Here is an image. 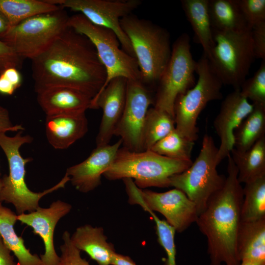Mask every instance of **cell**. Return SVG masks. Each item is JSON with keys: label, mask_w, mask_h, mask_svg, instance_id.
<instances>
[{"label": "cell", "mask_w": 265, "mask_h": 265, "mask_svg": "<svg viewBox=\"0 0 265 265\" xmlns=\"http://www.w3.org/2000/svg\"><path fill=\"white\" fill-rule=\"evenodd\" d=\"M17 89L21 85L22 76L18 69L10 67L5 69L2 73Z\"/></svg>", "instance_id": "40"}, {"label": "cell", "mask_w": 265, "mask_h": 265, "mask_svg": "<svg viewBox=\"0 0 265 265\" xmlns=\"http://www.w3.org/2000/svg\"><path fill=\"white\" fill-rule=\"evenodd\" d=\"M72 205L60 200L53 202L48 208L38 207L28 213L17 215V220L32 229L33 233L42 239L45 251L40 256L43 265H56L59 256L54 245V232L59 220L70 212Z\"/></svg>", "instance_id": "15"}, {"label": "cell", "mask_w": 265, "mask_h": 265, "mask_svg": "<svg viewBox=\"0 0 265 265\" xmlns=\"http://www.w3.org/2000/svg\"><path fill=\"white\" fill-rule=\"evenodd\" d=\"M217 152L213 138L205 134L195 160L186 170L170 179V186L182 191L195 204L199 214L225 181L226 177L219 174L216 169Z\"/></svg>", "instance_id": "7"}, {"label": "cell", "mask_w": 265, "mask_h": 265, "mask_svg": "<svg viewBox=\"0 0 265 265\" xmlns=\"http://www.w3.org/2000/svg\"></svg>", "instance_id": "46"}, {"label": "cell", "mask_w": 265, "mask_h": 265, "mask_svg": "<svg viewBox=\"0 0 265 265\" xmlns=\"http://www.w3.org/2000/svg\"><path fill=\"white\" fill-rule=\"evenodd\" d=\"M239 265H265V263L245 261L241 262Z\"/></svg>", "instance_id": "44"}, {"label": "cell", "mask_w": 265, "mask_h": 265, "mask_svg": "<svg viewBox=\"0 0 265 265\" xmlns=\"http://www.w3.org/2000/svg\"><path fill=\"white\" fill-rule=\"evenodd\" d=\"M175 129V123L172 116L154 107L149 108L144 127V150H150L156 143Z\"/></svg>", "instance_id": "30"}, {"label": "cell", "mask_w": 265, "mask_h": 265, "mask_svg": "<svg viewBox=\"0 0 265 265\" xmlns=\"http://www.w3.org/2000/svg\"><path fill=\"white\" fill-rule=\"evenodd\" d=\"M17 215L0 202V236L7 248L18 260V265H43L36 254H32L26 248L22 237H19L14 230Z\"/></svg>", "instance_id": "25"}, {"label": "cell", "mask_w": 265, "mask_h": 265, "mask_svg": "<svg viewBox=\"0 0 265 265\" xmlns=\"http://www.w3.org/2000/svg\"><path fill=\"white\" fill-rule=\"evenodd\" d=\"M24 130L21 125H13L7 109L0 106V132L6 133L8 131L18 132Z\"/></svg>", "instance_id": "38"}, {"label": "cell", "mask_w": 265, "mask_h": 265, "mask_svg": "<svg viewBox=\"0 0 265 265\" xmlns=\"http://www.w3.org/2000/svg\"><path fill=\"white\" fill-rule=\"evenodd\" d=\"M237 250L240 263H265V218L241 221L237 236Z\"/></svg>", "instance_id": "22"}, {"label": "cell", "mask_w": 265, "mask_h": 265, "mask_svg": "<svg viewBox=\"0 0 265 265\" xmlns=\"http://www.w3.org/2000/svg\"><path fill=\"white\" fill-rule=\"evenodd\" d=\"M243 194L241 221L265 218V175L245 183Z\"/></svg>", "instance_id": "29"}, {"label": "cell", "mask_w": 265, "mask_h": 265, "mask_svg": "<svg viewBox=\"0 0 265 265\" xmlns=\"http://www.w3.org/2000/svg\"><path fill=\"white\" fill-rule=\"evenodd\" d=\"M128 202L161 213L177 233H182L195 222L199 214L195 204L181 190L173 188L157 192L139 188L133 180L123 179Z\"/></svg>", "instance_id": "12"}, {"label": "cell", "mask_w": 265, "mask_h": 265, "mask_svg": "<svg viewBox=\"0 0 265 265\" xmlns=\"http://www.w3.org/2000/svg\"><path fill=\"white\" fill-rule=\"evenodd\" d=\"M31 60L36 92L63 86L79 90L93 99L106 79V69L93 44L68 26Z\"/></svg>", "instance_id": "1"}, {"label": "cell", "mask_w": 265, "mask_h": 265, "mask_svg": "<svg viewBox=\"0 0 265 265\" xmlns=\"http://www.w3.org/2000/svg\"><path fill=\"white\" fill-rule=\"evenodd\" d=\"M0 236V265H18Z\"/></svg>", "instance_id": "39"}, {"label": "cell", "mask_w": 265, "mask_h": 265, "mask_svg": "<svg viewBox=\"0 0 265 265\" xmlns=\"http://www.w3.org/2000/svg\"><path fill=\"white\" fill-rule=\"evenodd\" d=\"M129 39L145 85H157L170 58L169 32L151 21L131 13L120 20Z\"/></svg>", "instance_id": "3"}, {"label": "cell", "mask_w": 265, "mask_h": 265, "mask_svg": "<svg viewBox=\"0 0 265 265\" xmlns=\"http://www.w3.org/2000/svg\"><path fill=\"white\" fill-rule=\"evenodd\" d=\"M60 8L46 0H0V12L8 20L10 27L31 17Z\"/></svg>", "instance_id": "28"}, {"label": "cell", "mask_w": 265, "mask_h": 265, "mask_svg": "<svg viewBox=\"0 0 265 265\" xmlns=\"http://www.w3.org/2000/svg\"><path fill=\"white\" fill-rule=\"evenodd\" d=\"M141 3L140 0H62L59 7L78 12L92 24L112 30L122 49L134 57L131 42L121 28L120 20L132 13Z\"/></svg>", "instance_id": "14"}, {"label": "cell", "mask_w": 265, "mask_h": 265, "mask_svg": "<svg viewBox=\"0 0 265 265\" xmlns=\"http://www.w3.org/2000/svg\"><path fill=\"white\" fill-rule=\"evenodd\" d=\"M71 240L80 251L85 252L98 265H111L116 252L113 244L107 241L104 229L85 224L78 227L71 236Z\"/></svg>", "instance_id": "21"}, {"label": "cell", "mask_w": 265, "mask_h": 265, "mask_svg": "<svg viewBox=\"0 0 265 265\" xmlns=\"http://www.w3.org/2000/svg\"><path fill=\"white\" fill-rule=\"evenodd\" d=\"M230 155L237 167L240 183L245 184L265 175V137L246 151L234 148Z\"/></svg>", "instance_id": "26"}, {"label": "cell", "mask_w": 265, "mask_h": 265, "mask_svg": "<svg viewBox=\"0 0 265 265\" xmlns=\"http://www.w3.org/2000/svg\"><path fill=\"white\" fill-rule=\"evenodd\" d=\"M2 186V180H1V178H0V191L1 189Z\"/></svg>", "instance_id": "45"}, {"label": "cell", "mask_w": 265, "mask_h": 265, "mask_svg": "<svg viewBox=\"0 0 265 265\" xmlns=\"http://www.w3.org/2000/svg\"><path fill=\"white\" fill-rule=\"evenodd\" d=\"M238 3L251 29L265 22V0H238Z\"/></svg>", "instance_id": "34"}, {"label": "cell", "mask_w": 265, "mask_h": 265, "mask_svg": "<svg viewBox=\"0 0 265 265\" xmlns=\"http://www.w3.org/2000/svg\"><path fill=\"white\" fill-rule=\"evenodd\" d=\"M65 9L41 14L10 27L0 39L23 59H31L43 51L67 26Z\"/></svg>", "instance_id": "10"}, {"label": "cell", "mask_w": 265, "mask_h": 265, "mask_svg": "<svg viewBox=\"0 0 265 265\" xmlns=\"http://www.w3.org/2000/svg\"><path fill=\"white\" fill-rule=\"evenodd\" d=\"M45 125L47 140L56 149L68 148L88 131L85 112L46 115Z\"/></svg>", "instance_id": "19"}, {"label": "cell", "mask_w": 265, "mask_h": 265, "mask_svg": "<svg viewBox=\"0 0 265 265\" xmlns=\"http://www.w3.org/2000/svg\"><path fill=\"white\" fill-rule=\"evenodd\" d=\"M198 80L186 93L179 95L174 103L175 129L184 137L195 142L198 138L197 119L207 104L220 100L223 84L211 70L203 54L197 61Z\"/></svg>", "instance_id": "8"}, {"label": "cell", "mask_w": 265, "mask_h": 265, "mask_svg": "<svg viewBox=\"0 0 265 265\" xmlns=\"http://www.w3.org/2000/svg\"><path fill=\"white\" fill-rule=\"evenodd\" d=\"M37 102L46 115L85 112L92 109V100L69 87L54 86L36 92Z\"/></svg>", "instance_id": "20"}, {"label": "cell", "mask_w": 265, "mask_h": 265, "mask_svg": "<svg viewBox=\"0 0 265 265\" xmlns=\"http://www.w3.org/2000/svg\"><path fill=\"white\" fill-rule=\"evenodd\" d=\"M253 108V104L241 94L240 89L234 90L222 102L213 122L220 141L216 156L218 165L230 154L234 148V132Z\"/></svg>", "instance_id": "16"}, {"label": "cell", "mask_w": 265, "mask_h": 265, "mask_svg": "<svg viewBox=\"0 0 265 265\" xmlns=\"http://www.w3.org/2000/svg\"><path fill=\"white\" fill-rule=\"evenodd\" d=\"M214 46L208 58L210 67L223 85L240 89L255 59L251 30L221 31L212 29Z\"/></svg>", "instance_id": "6"}, {"label": "cell", "mask_w": 265, "mask_h": 265, "mask_svg": "<svg viewBox=\"0 0 265 265\" xmlns=\"http://www.w3.org/2000/svg\"><path fill=\"white\" fill-rule=\"evenodd\" d=\"M227 177L223 186L209 199L196 223L207 240L210 265H239L237 239L241 219L243 187L238 169L230 155Z\"/></svg>", "instance_id": "2"}, {"label": "cell", "mask_w": 265, "mask_h": 265, "mask_svg": "<svg viewBox=\"0 0 265 265\" xmlns=\"http://www.w3.org/2000/svg\"><path fill=\"white\" fill-rule=\"evenodd\" d=\"M209 0H181L182 7L191 25L195 40L201 44L208 58L214 46L208 12Z\"/></svg>", "instance_id": "24"}, {"label": "cell", "mask_w": 265, "mask_h": 265, "mask_svg": "<svg viewBox=\"0 0 265 265\" xmlns=\"http://www.w3.org/2000/svg\"><path fill=\"white\" fill-rule=\"evenodd\" d=\"M196 65L190 51V37L186 33H183L174 41L169 60L157 85L155 108L174 118L176 99L196 83Z\"/></svg>", "instance_id": "11"}, {"label": "cell", "mask_w": 265, "mask_h": 265, "mask_svg": "<svg viewBox=\"0 0 265 265\" xmlns=\"http://www.w3.org/2000/svg\"><path fill=\"white\" fill-rule=\"evenodd\" d=\"M153 218L156 227L158 241L163 248L166 255V259L163 265H177L176 261V248L175 243V230L165 220H161L155 212L143 208Z\"/></svg>", "instance_id": "32"}, {"label": "cell", "mask_w": 265, "mask_h": 265, "mask_svg": "<svg viewBox=\"0 0 265 265\" xmlns=\"http://www.w3.org/2000/svg\"><path fill=\"white\" fill-rule=\"evenodd\" d=\"M67 26L89 39L106 69V79L97 95L115 78L140 80L136 59L120 48L119 40L112 30L92 24L80 13L69 16Z\"/></svg>", "instance_id": "9"}, {"label": "cell", "mask_w": 265, "mask_h": 265, "mask_svg": "<svg viewBox=\"0 0 265 265\" xmlns=\"http://www.w3.org/2000/svg\"><path fill=\"white\" fill-rule=\"evenodd\" d=\"M17 89L2 74L0 75V94L11 95Z\"/></svg>", "instance_id": "41"}, {"label": "cell", "mask_w": 265, "mask_h": 265, "mask_svg": "<svg viewBox=\"0 0 265 265\" xmlns=\"http://www.w3.org/2000/svg\"><path fill=\"white\" fill-rule=\"evenodd\" d=\"M128 80L122 77L111 80L92 100V109L101 108L103 116L96 138L97 146L109 144L123 112Z\"/></svg>", "instance_id": "17"}, {"label": "cell", "mask_w": 265, "mask_h": 265, "mask_svg": "<svg viewBox=\"0 0 265 265\" xmlns=\"http://www.w3.org/2000/svg\"><path fill=\"white\" fill-rule=\"evenodd\" d=\"M63 243L60 246L61 255L56 265H90L80 255L71 240L70 233L65 231L62 235Z\"/></svg>", "instance_id": "35"}, {"label": "cell", "mask_w": 265, "mask_h": 265, "mask_svg": "<svg viewBox=\"0 0 265 265\" xmlns=\"http://www.w3.org/2000/svg\"><path fill=\"white\" fill-rule=\"evenodd\" d=\"M208 12L212 29L221 31L251 30L238 0H209Z\"/></svg>", "instance_id": "23"}, {"label": "cell", "mask_w": 265, "mask_h": 265, "mask_svg": "<svg viewBox=\"0 0 265 265\" xmlns=\"http://www.w3.org/2000/svg\"><path fill=\"white\" fill-rule=\"evenodd\" d=\"M122 144L120 139L112 145L96 146L86 159L68 168L66 174L72 185L82 193L97 187L101 184L102 176L111 164Z\"/></svg>", "instance_id": "18"}, {"label": "cell", "mask_w": 265, "mask_h": 265, "mask_svg": "<svg viewBox=\"0 0 265 265\" xmlns=\"http://www.w3.org/2000/svg\"><path fill=\"white\" fill-rule=\"evenodd\" d=\"M23 60L11 47L0 39V75L8 68H21Z\"/></svg>", "instance_id": "36"}, {"label": "cell", "mask_w": 265, "mask_h": 265, "mask_svg": "<svg viewBox=\"0 0 265 265\" xmlns=\"http://www.w3.org/2000/svg\"><path fill=\"white\" fill-rule=\"evenodd\" d=\"M240 91L244 98L252 101L253 105L265 106V61L262 60L252 77L245 80Z\"/></svg>", "instance_id": "33"}, {"label": "cell", "mask_w": 265, "mask_h": 265, "mask_svg": "<svg viewBox=\"0 0 265 265\" xmlns=\"http://www.w3.org/2000/svg\"><path fill=\"white\" fill-rule=\"evenodd\" d=\"M111 265H137L128 256L115 252L112 257Z\"/></svg>", "instance_id": "42"}, {"label": "cell", "mask_w": 265, "mask_h": 265, "mask_svg": "<svg viewBox=\"0 0 265 265\" xmlns=\"http://www.w3.org/2000/svg\"><path fill=\"white\" fill-rule=\"evenodd\" d=\"M251 37L255 58L265 61V22L252 28Z\"/></svg>", "instance_id": "37"}, {"label": "cell", "mask_w": 265, "mask_h": 265, "mask_svg": "<svg viewBox=\"0 0 265 265\" xmlns=\"http://www.w3.org/2000/svg\"><path fill=\"white\" fill-rule=\"evenodd\" d=\"M154 100L147 85L140 80H128L124 109L113 134L121 137L124 147L132 151H144L145 118Z\"/></svg>", "instance_id": "13"}, {"label": "cell", "mask_w": 265, "mask_h": 265, "mask_svg": "<svg viewBox=\"0 0 265 265\" xmlns=\"http://www.w3.org/2000/svg\"><path fill=\"white\" fill-rule=\"evenodd\" d=\"M194 144V142L182 136L175 129L156 143L150 150L171 159L191 161Z\"/></svg>", "instance_id": "31"}, {"label": "cell", "mask_w": 265, "mask_h": 265, "mask_svg": "<svg viewBox=\"0 0 265 265\" xmlns=\"http://www.w3.org/2000/svg\"><path fill=\"white\" fill-rule=\"evenodd\" d=\"M264 137L265 106L253 105L252 110L234 132V148L239 151H246Z\"/></svg>", "instance_id": "27"}, {"label": "cell", "mask_w": 265, "mask_h": 265, "mask_svg": "<svg viewBox=\"0 0 265 265\" xmlns=\"http://www.w3.org/2000/svg\"><path fill=\"white\" fill-rule=\"evenodd\" d=\"M32 141L31 136L23 135V131L18 132L13 136L0 132V147L7 158L9 166V174L1 178L2 186L0 191V202L12 204L18 214L35 211L39 207V202L43 196L64 188L70 181V177L65 173L57 184L42 192H35L28 188L25 181L26 165L32 159L23 158L20 148L23 145L30 143Z\"/></svg>", "instance_id": "5"}, {"label": "cell", "mask_w": 265, "mask_h": 265, "mask_svg": "<svg viewBox=\"0 0 265 265\" xmlns=\"http://www.w3.org/2000/svg\"><path fill=\"white\" fill-rule=\"evenodd\" d=\"M10 25L5 17L0 12V39L7 32Z\"/></svg>", "instance_id": "43"}, {"label": "cell", "mask_w": 265, "mask_h": 265, "mask_svg": "<svg viewBox=\"0 0 265 265\" xmlns=\"http://www.w3.org/2000/svg\"><path fill=\"white\" fill-rule=\"evenodd\" d=\"M192 163V160L171 159L150 150L135 152L123 147L103 176L110 181L133 179L135 185L142 189L169 187L170 178L186 170Z\"/></svg>", "instance_id": "4"}]
</instances>
